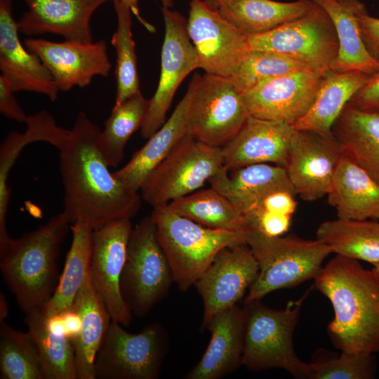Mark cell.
<instances>
[{
  "instance_id": "6da1fadb",
  "label": "cell",
  "mask_w": 379,
  "mask_h": 379,
  "mask_svg": "<svg viewBox=\"0 0 379 379\" xmlns=\"http://www.w3.org/2000/svg\"><path fill=\"white\" fill-rule=\"evenodd\" d=\"M100 128L80 112L59 151L64 187L62 215L70 225L93 230L111 221L131 219L141 196L109 171L97 144Z\"/></svg>"
},
{
  "instance_id": "7a4b0ae2",
  "label": "cell",
  "mask_w": 379,
  "mask_h": 379,
  "mask_svg": "<svg viewBox=\"0 0 379 379\" xmlns=\"http://www.w3.org/2000/svg\"><path fill=\"white\" fill-rule=\"evenodd\" d=\"M314 286L332 305L328 333L341 352H379V277L357 260L336 255L322 267Z\"/></svg>"
},
{
  "instance_id": "3957f363",
  "label": "cell",
  "mask_w": 379,
  "mask_h": 379,
  "mask_svg": "<svg viewBox=\"0 0 379 379\" xmlns=\"http://www.w3.org/2000/svg\"><path fill=\"white\" fill-rule=\"evenodd\" d=\"M70 224L62 213L0 247L2 276L25 314L42 309L58 284V258Z\"/></svg>"
},
{
  "instance_id": "277c9868",
  "label": "cell",
  "mask_w": 379,
  "mask_h": 379,
  "mask_svg": "<svg viewBox=\"0 0 379 379\" xmlns=\"http://www.w3.org/2000/svg\"><path fill=\"white\" fill-rule=\"evenodd\" d=\"M170 264L174 283L187 291L225 248L246 244L248 232L209 228L171 210L154 208L150 215Z\"/></svg>"
},
{
  "instance_id": "5b68a950",
  "label": "cell",
  "mask_w": 379,
  "mask_h": 379,
  "mask_svg": "<svg viewBox=\"0 0 379 379\" xmlns=\"http://www.w3.org/2000/svg\"><path fill=\"white\" fill-rule=\"evenodd\" d=\"M310 290L282 310L260 300L244 304L246 312L243 366L253 371L281 368L298 379H310L311 364L295 352L293 337L303 302Z\"/></svg>"
},
{
  "instance_id": "8992f818",
  "label": "cell",
  "mask_w": 379,
  "mask_h": 379,
  "mask_svg": "<svg viewBox=\"0 0 379 379\" xmlns=\"http://www.w3.org/2000/svg\"><path fill=\"white\" fill-rule=\"evenodd\" d=\"M246 244L259 266L258 277L248 291L244 304L260 300L279 289L314 279L331 248L321 241L295 236L268 237L251 230Z\"/></svg>"
},
{
  "instance_id": "52a82bcc",
  "label": "cell",
  "mask_w": 379,
  "mask_h": 379,
  "mask_svg": "<svg viewBox=\"0 0 379 379\" xmlns=\"http://www.w3.org/2000/svg\"><path fill=\"white\" fill-rule=\"evenodd\" d=\"M174 283L168 260L150 216L132 229L121 279L123 298L132 314L146 315Z\"/></svg>"
},
{
  "instance_id": "ba28073f",
  "label": "cell",
  "mask_w": 379,
  "mask_h": 379,
  "mask_svg": "<svg viewBox=\"0 0 379 379\" xmlns=\"http://www.w3.org/2000/svg\"><path fill=\"white\" fill-rule=\"evenodd\" d=\"M249 112L231 77L197 73L188 107L185 135L222 147L240 130Z\"/></svg>"
},
{
  "instance_id": "9c48e42d",
  "label": "cell",
  "mask_w": 379,
  "mask_h": 379,
  "mask_svg": "<svg viewBox=\"0 0 379 379\" xmlns=\"http://www.w3.org/2000/svg\"><path fill=\"white\" fill-rule=\"evenodd\" d=\"M223 166L221 147L184 135L143 182L141 197L153 208L201 188Z\"/></svg>"
},
{
  "instance_id": "30bf717a",
  "label": "cell",
  "mask_w": 379,
  "mask_h": 379,
  "mask_svg": "<svg viewBox=\"0 0 379 379\" xmlns=\"http://www.w3.org/2000/svg\"><path fill=\"white\" fill-rule=\"evenodd\" d=\"M249 51H269L326 72L337 57L338 40L325 10L314 2L304 15L269 32L247 36Z\"/></svg>"
},
{
  "instance_id": "8fae6325",
  "label": "cell",
  "mask_w": 379,
  "mask_h": 379,
  "mask_svg": "<svg viewBox=\"0 0 379 379\" xmlns=\"http://www.w3.org/2000/svg\"><path fill=\"white\" fill-rule=\"evenodd\" d=\"M111 321L95 359L99 379H156L166 353L167 335L159 324L131 333Z\"/></svg>"
},
{
  "instance_id": "7c38bea8",
  "label": "cell",
  "mask_w": 379,
  "mask_h": 379,
  "mask_svg": "<svg viewBox=\"0 0 379 379\" xmlns=\"http://www.w3.org/2000/svg\"><path fill=\"white\" fill-rule=\"evenodd\" d=\"M187 33L206 73L231 77L248 52L247 36L205 0H190Z\"/></svg>"
},
{
  "instance_id": "4fadbf2b",
  "label": "cell",
  "mask_w": 379,
  "mask_h": 379,
  "mask_svg": "<svg viewBox=\"0 0 379 379\" xmlns=\"http://www.w3.org/2000/svg\"><path fill=\"white\" fill-rule=\"evenodd\" d=\"M161 11L165 33L160 75L140 128L145 139L151 137L165 123L166 113L180 84L190 72L199 68L197 53L187 33V20L170 8L162 6Z\"/></svg>"
},
{
  "instance_id": "5bb4252c",
  "label": "cell",
  "mask_w": 379,
  "mask_h": 379,
  "mask_svg": "<svg viewBox=\"0 0 379 379\" xmlns=\"http://www.w3.org/2000/svg\"><path fill=\"white\" fill-rule=\"evenodd\" d=\"M131 219L111 221L93 230L89 274L112 321L128 326L132 319L121 279L132 231Z\"/></svg>"
},
{
  "instance_id": "9a60e30c",
  "label": "cell",
  "mask_w": 379,
  "mask_h": 379,
  "mask_svg": "<svg viewBox=\"0 0 379 379\" xmlns=\"http://www.w3.org/2000/svg\"><path fill=\"white\" fill-rule=\"evenodd\" d=\"M341 155L333 132L295 129L284 167L296 194L306 201L326 196Z\"/></svg>"
},
{
  "instance_id": "2e32d148",
  "label": "cell",
  "mask_w": 379,
  "mask_h": 379,
  "mask_svg": "<svg viewBox=\"0 0 379 379\" xmlns=\"http://www.w3.org/2000/svg\"><path fill=\"white\" fill-rule=\"evenodd\" d=\"M24 44L49 71L59 91L88 86L95 77H108L112 69L105 40L55 42L27 38Z\"/></svg>"
},
{
  "instance_id": "e0dca14e",
  "label": "cell",
  "mask_w": 379,
  "mask_h": 379,
  "mask_svg": "<svg viewBox=\"0 0 379 379\" xmlns=\"http://www.w3.org/2000/svg\"><path fill=\"white\" fill-rule=\"evenodd\" d=\"M328 71L304 69L261 83L242 94L250 115L295 124L312 106Z\"/></svg>"
},
{
  "instance_id": "ac0fdd59",
  "label": "cell",
  "mask_w": 379,
  "mask_h": 379,
  "mask_svg": "<svg viewBox=\"0 0 379 379\" xmlns=\"http://www.w3.org/2000/svg\"><path fill=\"white\" fill-rule=\"evenodd\" d=\"M258 263L247 244L221 250L195 282L204 305L202 326L217 313L237 305L255 281Z\"/></svg>"
},
{
  "instance_id": "d6986e66",
  "label": "cell",
  "mask_w": 379,
  "mask_h": 379,
  "mask_svg": "<svg viewBox=\"0 0 379 379\" xmlns=\"http://www.w3.org/2000/svg\"><path fill=\"white\" fill-rule=\"evenodd\" d=\"M11 0H0V69L15 92L42 94L55 101L59 92L41 60L21 43Z\"/></svg>"
},
{
  "instance_id": "ffe728a7",
  "label": "cell",
  "mask_w": 379,
  "mask_h": 379,
  "mask_svg": "<svg viewBox=\"0 0 379 379\" xmlns=\"http://www.w3.org/2000/svg\"><path fill=\"white\" fill-rule=\"evenodd\" d=\"M294 132L289 124L249 115L237 133L221 147L223 166L229 170L256 164L284 166Z\"/></svg>"
},
{
  "instance_id": "44dd1931",
  "label": "cell",
  "mask_w": 379,
  "mask_h": 379,
  "mask_svg": "<svg viewBox=\"0 0 379 379\" xmlns=\"http://www.w3.org/2000/svg\"><path fill=\"white\" fill-rule=\"evenodd\" d=\"M110 0H25L28 6L18 21L27 36L51 33L65 40L93 41L90 25L93 13Z\"/></svg>"
},
{
  "instance_id": "7402d4cb",
  "label": "cell",
  "mask_w": 379,
  "mask_h": 379,
  "mask_svg": "<svg viewBox=\"0 0 379 379\" xmlns=\"http://www.w3.org/2000/svg\"><path fill=\"white\" fill-rule=\"evenodd\" d=\"M246 312L237 305L215 314L206 325L209 343L186 379H220L243 366Z\"/></svg>"
},
{
  "instance_id": "603a6c76",
  "label": "cell",
  "mask_w": 379,
  "mask_h": 379,
  "mask_svg": "<svg viewBox=\"0 0 379 379\" xmlns=\"http://www.w3.org/2000/svg\"><path fill=\"white\" fill-rule=\"evenodd\" d=\"M197 73L192 78L184 97L165 123L148 138L129 161L114 175L133 190L139 192L151 172L185 135L187 113L196 85Z\"/></svg>"
},
{
  "instance_id": "cb8c5ba5",
  "label": "cell",
  "mask_w": 379,
  "mask_h": 379,
  "mask_svg": "<svg viewBox=\"0 0 379 379\" xmlns=\"http://www.w3.org/2000/svg\"><path fill=\"white\" fill-rule=\"evenodd\" d=\"M326 196L338 218L379 220V182L343 154Z\"/></svg>"
},
{
  "instance_id": "d4e9b609",
  "label": "cell",
  "mask_w": 379,
  "mask_h": 379,
  "mask_svg": "<svg viewBox=\"0 0 379 379\" xmlns=\"http://www.w3.org/2000/svg\"><path fill=\"white\" fill-rule=\"evenodd\" d=\"M80 316L81 329L73 341L77 379H95V359L112 319L89 272L72 307Z\"/></svg>"
},
{
  "instance_id": "484cf974",
  "label": "cell",
  "mask_w": 379,
  "mask_h": 379,
  "mask_svg": "<svg viewBox=\"0 0 379 379\" xmlns=\"http://www.w3.org/2000/svg\"><path fill=\"white\" fill-rule=\"evenodd\" d=\"M23 133H9L0 146V239L9 235L6 229V215L11 197L8 175L17 158L25 147L32 142H46L60 149L69 130L58 126L53 117L45 110L28 115Z\"/></svg>"
},
{
  "instance_id": "4316f807",
  "label": "cell",
  "mask_w": 379,
  "mask_h": 379,
  "mask_svg": "<svg viewBox=\"0 0 379 379\" xmlns=\"http://www.w3.org/2000/svg\"><path fill=\"white\" fill-rule=\"evenodd\" d=\"M331 18L338 36V52L330 70L359 71L372 75L379 62L367 50L360 32L357 14L366 9L359 0H313Z\"/></svg>"
},
{
  "instance_id": "83f0119b",
  "label": "cell",
  "mask_w": 379,
  "mask_h": 379,
  "mask_svg": "<svg viewBox=\"0 0 379 379\" xmlns=\"http://www.w3.org/2000/svg\"><path fill=\"white\" fill-rule=\"evenodd\" d=\"M233 171V173L229 175V169L222 166L208 182L211 187L230 200L241 213L270 192L286 190L295 193L282 166L256 164Z\"/></svg>"
},
{
  "instance_id": "f1b7e54d",
  "label": "cell",
  "mask_w": 379,
  "mask_h": 379,
  "mask_svg": "<svg viewBox=\"0 0 379 379\" xmlns=\"http://www.w3.org/2000/svg\"><path fill=\"white\" fill-rule=\"evenodd\" d=\"M332 132L342 154L379 182V114L348 103L335 120Z\"/></svg>"
},
{
  "instance_id": "f546056e",
  "label": "cell",
  "mask_w": 379,
  "mask_h": 379,
  "mask_svg": "<svg viewBox=\"0 0 379 379\" xmlns=\"http://www.w3.org/2000/svg\"><path fill=\"white\" fill-rule=\"evenodd\" d=\"M313 0L281 2L274 0H227L216 8L242 33L262 34L306 14Z\"/></svg>"
},
{
  "instance_id": "4dcf8cb0",
  "label": "cell",
  "mask_w": 379,
  "mask_h": 379,
  "mask_svg": "<svg viewBox=\"0 0 379 379\" xmlns=\"http://www.w3.org/2000/svg\"><path fill=\"white\" fill-rule=\"evenodd\" d=\"M371 75L359 71L329 70L307 113L293 125L295 130L321 134L332 133V127L354 94Z\"/></svg>"
},
{
  "instance_id": "1f68e13d",
  "label": "cell",
  "mask_w": 379,
  "mask_h": 379,
  "mask_svg": "<svg viewBox=\"0 0 379 379\" xmlns=\"http://www.w3.org/2000/svg\"><path fill=\"white\" fill-rule=\"evenodd\" d=\"M317 239L326 244L332 253L375 265L379 263V221L326 220L317 230Z\"/></svg>"
},
{
  "instance_id": "d6a6232c",
  "label": "cell",
  "mask_w": 379,
  "mask_h": 379,
  "mask_svg": "<svg viewBox=\"0 0 379 379\" xmlns=\"http://www.w3.org/2000/svg\"><path fill=\"white\" fill-rule=\"evenodd\" d=\"M71 229L72 240L64 269L51 298L43 308L46 316L72 308L89 272L93 229L79 222L72 225Z\"/></svg>"
},
{
  "instance_id": "836d02e7",
  "label": "cell",
  "mask_w": 379,
  "mask_h": 379,
  "mask_svg": "<svg viewBox=\"0 0 379 379\" xmlns=\"http://www.w3.org/2000/svg\"><path fill=\"white\" fill-rule=\"evenodd\" d=\"M167 206L180 215L209 228L251 231L244 215L230 200L211 187L176 199Z\"/></svg>"
},
{
  "instance_id": "e575fe53",
  "label": "cell",
  "mask_w": 379,
  "mask_h": 379,
  "mask_svg": "<svg viewBox=\"0 0 379 379\" xmlns=\"http://www.w3.org/2000/svg\"><path fill=\"white\" fill-rule=\"evenodd\" d=\"M149 104L138 92L118 106H113L103 130L97 140L98 147L109 167H117L124 157L125 147L131 136L145 119Z\"/></svg>"
},
{
  "instance_id": "d590c367",
  "label": "cell",
  "mask_w": 379,
  "mask_h": 379,
  "mask_svg": "<svg viewBox=\"0 0 379 379\" xmlns=\"http://www.w3.org/2000/svg\"><path fill=\"white\" fill-rule=\"evenodd\" d=\"M25 320L38 347L44 379H77L73 341L48 328L43 308L26 313Z\"/></svg>"
},
{
  "instance_id": "8d00e7d4",
  "label": "cell",
  "mask_w": 379,
  "mask_h": 379,
  "mask_svg": "<svg viewBox=\"0 0 379 379\" xmlns=\"http://www.w3.org/2000/svg\"><path fill=\"white\" fill-rule=\"evenodd\" d=\"M113 1L117 19V29L111 39L116 54V95L114 106H118L140 91L135 46L131 31L132 12L121 0Z\"/></svg>"
},
{
  "instance_id": "74e56055",
  "label": "cell",
  "mask_w": 379,
  "mask_h": 379,
  "mask_svg": "<svg viewBox=\"0 0 379 379\" xmlns=\"http://www.w3.org/2000/svg\"><path fill=\"white\" fill-rule=\"evenodd\" d=\"M0 378L44 379L38 347L30 333L4 322L0 326Z\"/></svg>"
},
{
  "instance_id": "f35d334b",
  "label": "cell",
  "mask_w": 379,
  "mask_h": 379,
  "mask_svg": "<svg viewBox=\"0 0 379 379\" xmlns=\"http://www.w3.org/2000/svg\"><path fill=\"white\" fill-rule=\"evenodd\" d=\"M304 69H311L288 56L269 51H248L231 78L244 94L267 80Z\"/></svg>"
},
{
  "instance_id": "ab89813d",
  "label": "cell",
  "mask_w": 379,
  "mask_h": 379,
  "mask_svg": "<svg viewBox=\"0 0 379 379\" xmlns=\"http://www.w3.org/2000/svg\"><path fill=\"white\" fill-rule=\"evenodd\" d=\"M310 364V379H372L376 372L373 354L342 352L336 358Z\"/></svg>"
},
{
  "instance_id": "60d3db41",
  "label": "cell",
  "mask_w": 379,
  "mask_h": 379,
  "mask_svg": "<svg viewBox=\"0 0 379 379\" xmlns=\"http://www.w3.org/2000/svg\"><path fill=\"white\" fill-rule=\"evenodd\" d=\"M246 219L251 230L258 231L268 237L283 236L291 224V215L256 210L246 213Z\"/></svg>"
},
{
  "instance_id": "b9f144b4",
  "label": "cell",
  "mask_w": 379,
  "mask_h": 379,
  "mask_svg": "<svg viewBox=\"0 0 379 379\" xmlns=\"http://www.w3.org/2000/svg\"><path fill=\"white\" fill-rule=\"evenodd\" d=\"M295 195L297 194L294 192L286 190L270 192L251 204L241 213L245 215L253 211L262 210L293 216L298 206Z\"/></svg>"
},
{
  "instance_id": "7bdbcfd3",
  "label": "cell",
  "mask_w": 379,
  "mask_h": 379,
  "mask_svg": "<svg viewBox=\"0 0 379 379\" xmlns=\"http://www.w3.org/2000/svg\"><path fill=\"white\" fill-rule=\"evenodd\" d=\"M349 103L359 109L379 114V69L370 76Z\"/></svg>"
},
{
  "instance_id": "ee69618b",
  "label": "cell",
  "mask_w": 379,
  "mask_h": 379,
  "mask_svg": "<svg viewBox=\"0 0 379 379\" xmlns=\"http://www.w3.org/2000/svg\"><path fill=\"white\" fill-rule=\"evenodd\" d=\"M357 18L367 50L379 62V18L370 15L366 9L359 11Z\"/></svg>"
},
{
  "instance_id": "f6af8a7d",
  "label": "cell",
  "mask_w": 379,
  "mask_h": 379,
  "mask_svg": "<svg viewBox=\"0 0 379 379\" xmlns=\"http://www.w3.org/2000/svg\"><path fill=\"white\" fill-rule=\"evenodd\" d=\"M0 112L6 118L25 123L27 116L14 96V91L7 79L0 75Z\"/></svg>"
},
{
  "instance_id": "bcb514c9",
  "label": "cell",
  "mask_w": 379,
  "mask_h": 379,
  "mask_svg": "<svg viewBox=\"0 0 379 379\" xmlns=\"http://www.w3.org/2000/svg\"><path fill=\"white\" fill-rule=\"evenodd\" d=\"M55 314L60 319L65 335L74 341L81 329V318L78 312L72 307Z\"/></svg>"
},
{
  "instance_id": "7dc6e473",
  "label": "cell",
  "mask_w": 379,
  "mask_h": 379,
  "mask_svg": "<svg viewBox=\"0 0 379 379\" xmlns=\"http://www.w3.org/2000/svg\"><path fill=\"white\" fill-rule=\"evenodd\" d=\"M126 4L131 9L132 13L135 15L137 20L141 23V25L150 33H154L156 32L155 27L146 21L140 15L138 0H121ZM163 7L171 8L173 6L174 0H159Z\"/></svg>"
},
{
  "instance_id": "c3c4849f",
  "label": "cell",
  "mask_w": 379,
  "mask_h": 379,
  "mask_svg": "<svg viewBox=\"0 0 379 379\" xmlns=\"http://www.w3.org/2000/svg\"><path fill=\"white\" fill-rule=\"evenodd\" d=\"M8 314V305L4 295L0 293V322H4Z\"/></svg>"
},
{
  "instance_id": "681fc988",
  "label": "cell",
  "mask_w": 379,
  "mask_h": 379,
  "mask_svg": "<svg viewBox=\"0 0 379 379\" xmlns=\"http://www.w3.org/2000/svg\"><path fill=\"white\" fill-rule=\"evenodd\" d=\"M208 2H209L211 4H212L213 6L216 7V6L222 2V1H227V0H205Z\"/></svg>"
},
{
  "instance_id": "f907efd6",
  "label": "cell",
  "mask_w": 379,
  "mask_h": 379,
  "mask_svg": "<svg viewBox=\"0 0 379 379\" xmlns=\"http://www.w3.org/2000/svg\"><path fill=\"white\" fill-rule=\"evenodd\" d=\"M372 270L379 277V263L373 265Z\"/></svg>"
}]
</instances>
